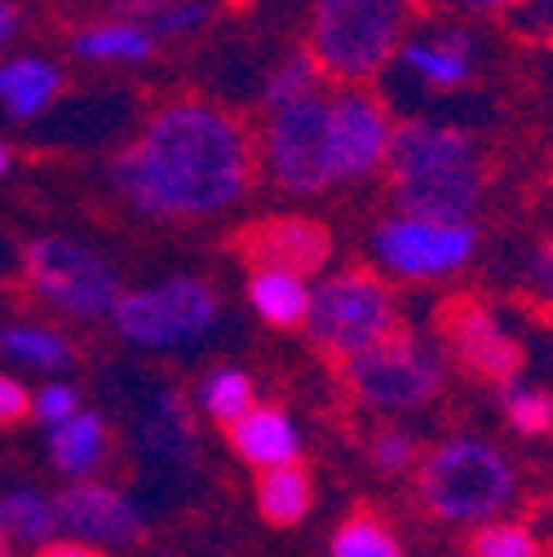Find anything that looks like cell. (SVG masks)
<instances>
[{
    "instance_id": "4fadbf2b",
    "label": "cell",
    "mask_w": 553,
    "mask_h": 557,
    "mask_svg": "<svg viewBox=\"0 0 553 557\" xmlns=\"http://www.w3.org/2000/svg\"><path fill=\"white\" fill-rule=\"evenodd\" d=\"M390 137H394V120L377 94H368L364 85L332 89V151H336L341 186L364 182L377 169H385Z\"/></svg>"
},
{
    "instance_id": "d4e9b609",
    "label": "cell",
    "mask_w": 553,
    "mask_h": 557,
    "mask_svg": "<svg viewBox=\"0 0 553 557\" xmlns=\"http://www.w3.org/2000/svg\"><path fill=\"white\" fill-rule=\"evenodd\" d=\"M199 403H204V411H209V421H218V425L226 430L231 421H239V416L257 403V394H253V376L239 372V368H218V372L204 376V385H199Z\"/></svg>"
},
{
    "instance_id": "4316f807",
    "label": "cell",
    "mask_w": 553,
    "mask_h": 557,
    "mask_svg": "<svg viewBox=\"0 0 553 557\" xmlns=\"http://www.w3.org/2000/svg\"><path fill=\"white\" fill-rule=\"evenodd\" d=\"M501 411H505L509 430H518L527 438L553 434V394H544V389H527V385L501 381Z\"/></svg>"
},
{
    "instance_id": "e575fe53",
    "label": "cell",
    "mask_w": 553,
    "mask_h": 557,
    "mask_svg": "<svg viewBox=\"0 0 553 557\" xmlns=\"http://www.w3.org/2000/svg\"><path fill=\"white\" fill-rule=\"evenodd\" d=\"M447 5H456L465 14H478V18H492V14H509L518 0H447Z\"/></svg>"
},
{
    "instance_id": "44dd1931",
    "label": "cell",
    "mask_w": 553,
    "mask_h": 557,
    "mask_svg": "<svg viewBox=\"0 0 553 557\" xmlns=\"http://www.w3.org/2000/svg\"><path fill=\"white\" fill-rule=\"evenodd\" d=\"M72 49L89 62H143V58H151L156 36H151L147 23H137V18H111V23L76 32Z\"/></svg>"
},
{
    "instance_id": "7a4b0ae2",
    "label": "cell",
    "mask_w": 553,
    "mask_h": 557,
    "mask_svg": "<svg viewBox=\"0 0 553 557\" xmlns=\"http://www.w3.org/2000/svg\"><path fill=\"white\" fill-rule=\"evenodd\" d=\"M385 169L398 213H421L443 222H469V213L482 203V186H488L474 137L426 120L394 128Z\"/></svg>"
},
{
    "instance_id": "30bf717a",
    "label": "cell",
    "mask_w": 553,
    "mask_h": 557,
    "mask_svg": "<svg viewBox=\"0 0 553 557\" xmlns=\"http://www.w3.org/2000/svg\"><path fill=\"white\" fill-rule=\"evenodd\" d=\"M478 252V231L474 222H443V218H421V213H398L381 222L372 239V257L390 278H447L469 265Z\"/></svg>"
},
{
    "instance_id": "603a6c76",
    "label": "cell",
    "mask_w": 553,
    "mask_h": 557,
    "mask_svg": "<svg viewBox=\"0 0 553 557\" xmlns=\"http://www.w3.org/2000/svg\"><path fill=\"white\" fill-rule=\"evenodd\" d=\"M0 355L49 376L72 363V341L40 323H10V327H0Z\"/></svg>"
},
{
    "instance_id": "d590c367",
    "label": "cell",
    "mask_w": 553,
    "mask_h": 557,
    "mask_svg": "<svg viewBox=\"0 0 553 557\" xmlns=\"http://www.w3.org/2000/svg\"><path fill=\"white\" fill-rule=\"evenodd\" d=\"M14 32H19V10H14V5H5V0H0V45H5Z\"/></svg>"
},
{
    "instance_id": "83f0119b",
    "label": "cell",
    "mask_w": 553,
    "mask_h": 557,
    "mask_svg": "<svg viewBox=\"0 0 553 557\" xmlns=\"http://www.w3.org/2000/svg\"><path fill=\"white\" fill-rule=\"evenodd\" d=\"M469 553L478 557H536L540 553V540L523 527V522H478L474 535H469Z\"/></svg>"
},
{
    "instance_id": "8d00e7d4",
    "label": "cell",
    "mask_w": 553,
    "mask_h": 557,
    "mask_svg": "<svg viewBox=\"0 0 553 557\" xmlns=\"http://www.w3.org/2000/svg\"><path fill=\"white\" fill-rule=\"evenodd\" d=\"M10 164H14V156H10V147H5V143H0V177L10 173Z\"/></svg>"
},
{
    "instance_id": "7402d4cb",
    "label": "cell",
    "mask_w": 553,
    "mask_h": 557,
    "mask_svg": "<svg viewBox=\"0 0 553 557\" xmlns=\"http://www.w3.org/2000/svg\"><path fill=\"white\" fill-rule=\"evenodd\" d=\"M0 531H5L10 544H27V548H40L49 544L58 531V505L32 486H19V492H5L0 496Z\"/></svg>"
},
{
    "instance_id": "4dcf8cb0",
    "label": "cell",
    "mask_w": 553,
    "mask_h": 557,
    "mask_svg": "<svg viewBox=\"0 0 553 557\" xmlns=\"http://www.w3.org/2000/svg\"><path fill=\"white\" fill-rule=\"evenodd\" d=\"M204 18H209V0H173V5L164 14H156L147 27L160 40V36H186V32L204 27Z\"/></svg>"
},
{
    "instance_id": "1f68e13d",
    "label": "cell",
    "mask_w": 553,
    "mask_h": 557,
    "mask_svg": "<svg viewBox=\"0 0 553 557\" xmlns=\"http://www.w3.org/2000/svg\"><path fill=\"white\" fill-rule=\"evenodd\" d=\"M27 416H32V389H27L19 376L0 372V430L23 425Z\"/></svg>"
},
{
    "instance_id": "d6a6232c",
    "label": "cell",
    "mask_w": 553,
    "mask_h": 557,
    "mask_svg": "<svg viewBox=\"0 0 553 557\" xmlns=\"http://www.w3.org/2000/svg\"><path fill=\"white\" fill-rule=\"evenodd\" d=\"M527 293L540 301V306H553V239L549 244H540L536 252H531V261H527Z\"/></svg>"
},
{
    "instance_id": "e0dca14e",
    "label": "cell",
    "mask_w": 553,
    "mask_h": 557,
    "mask_svg": "<svg viewBox=\"0 0 553 557\" xmlns=\"http://www.w3.org/2000/svg\"><path fill=\"white\" fill-rule=\"evenodd\" d=\"M253 500H257V513H261L266 527L288 531V527L306 522V513L315 509V482H310L302 460L266 465V469H257Z\"/></svg>"
},
{
    "instance_id": "7c38bea8",
    "label": "cell",
    "mask_w": 553,
    "mask_h": 557,
    "mask_svg": "<svg viewBox=\"0 0 553 557\" xmlns=\"http://www.w3.org/2000/svg\"><path fill=\"white\" fill-rule=\"evenodd\" d=\"M53 505H58V531L89 544L94 553H120V548H137L147 540L137 505L107 482L72 478V486H66Z\"/></svg>"
},
{
    "instance_id": "f1b7e54d",
    "label": "cell",
    "mask_w": 553,
    "mask_h": 557,
    "mask_svg": "<svg viewBox=\"0 0 553 557\" xmlns=\"http://www.w3.org/2000/svg\"><path fill=\"white\" fill-rule=\"evenodd\" d=\"M76 411H81V394H76V385H66V381H45L32 394V416L40 425H58V421H66V416H76Z\"/></svg>"
},
{
    "instance_id": "5b68a950",
    "label": "cell",
    "mask_w": 553,
    "mask_h": 557,
    "mask_svg": "<svg viewBox=\"0 0 553 557\" xmlns=\"http://www.w3.org/2000/svg\"><path fill=\"white\" fill-rule=\"evenodd\" d=\"M261 164L266 177L288 195H328L341 186L332 151V89L270 107L261 128Z\"/></svg>"
},
{
    "instance_id": "5bb4252c",
    "label": "cell",
    "mask_w": 553,
    "mask_h": 557,
    "mask_svg": "<svg viewBox=\"0 0 553 557\" xmlns=\"http://www.w3.org/2000/svg\"><path fill=\"white\" fill-rule=\"evenodd\" d=\"M235 244L248 265H280V270H297V274H315L332 252V235L310 218L253 222Z\"/></svg>"
},
{
    "instance_id": "9a60e30c",
    "label": "cell",
    "mask_w": 553,
    "mask_h": 557,
    "mask_svg": "<svg viewBox=\"0 0 553 557\" xmlns=\"http://www.w3.org/2000/svg\"><path fill=\"white\" fill-rule=\"evenodd\" d=\"M231 434V447L244 465L253 469H266V465H284V460H297L302 456V438L288 421V411L280 407H266V403H253L239 421L226 425Z\"/></svg>"
},
{
    "instance_id": "2e32d148",
    "label": "cell",
    "mask_w": 553,
    "mask_h": 557,
    "mask_svg": "<svg viewBox=\"0 0 553 557\" xmlns=\"http://www.w3.org/2000/svg\"><path fill=\"white\" fill-rule=\"evenodd\" d=\"M310 284L297 270H280V265H248V306L261 323L280 327V332H297L306 327L310 314Z\"/></svg>"
},
{
    "instance_id": "8992f818",
    "label": "cell",
    "mask_w": 553,
    "mask_h": 557,
    "mask_svg": "<svg viewBox=\"0 0 553 557\" xmlns=\"http://www.w3.org/2000/svg\"><path fill=\"white\" fill-rule=\"evenodd\" d=\"M341 363H345V385L355 389L359 403L377 411H417L434 403L447 385L443 350L421 336H411L407 327L390 332L385 341L368 345V350Z\"/></svg>"
},
{
    "instance_id": "ba28073f",
    "label": "cell",
    "mask_w": 553,
    "mask_h": 557,
    "mask_svg": "<svg viewBox=\"0 0 553 557\" xmlns=\"http://www.w3.org/2000/svg\"><path fill=\"white\" fill-rule=\"evenodd\" d=\"M111 323L124 341L147 350H173L191 345L218 323V293L195 274H173L156 288L120 293L111 306Z\"/></svg>"
},
{
    "instance_id": "52a82bcc",
    "label": "cell",
    "mask_w": 553,
    "mask_h": 557,
    "mask_svg": "<svg viewBox=\"0 0 553 557\" xmlns=\"http://www.w3.org/2000/svg\"><path fill=\"white\" fill-rule=\"evenodd\" d=\"M306 327L319 350H328L332 359H351L398 332L403 323L394 293L377 270H341L310 297Z\"/></svg>"
},
{
    "instance_id": "277c9868",
    "label": "cell",
    "mask_w": 553,
    "mask_h": 557,
    "mask_svg": "<svg viewBox=\"0 0 553 557\" xmlns=\"http://www.w3.org/2000/svg\"><path fill=\"white\" fill-rule=\"evenodd\" d=\"M407 0H315L310 53L328 81L364 85L398 53Z\"/></svg>"
},
{
    "instance_id": "ac0fdd59",
    "label": "cell",
    "mask_w": 553,
    "mask_h": 557,
    "mask_svg": "<svg viewBox=\"0 0 553 557\" xmlns=\"http://www.w3.org/2000/svg\"><path fill=\"white\" fill-rule=\"evenodd\" d=\"M107 447H111V430L98 411H76L49 425V460L66 478H94L98 465L107 460Z\"/></svg>"
},
{
    "instance_id": "9c48e42d",
    "label": "cell",
    "mask_w": 553,
    "mask_h": 557,
    "mask_svg": "<svg viewBox=\"0 0 553 557\" xmlns=\"http://www.w3.org/2000/svg\"><path fill=\"white\" fill-rule=\"evenodd\" d=\"M23 270L36 297L76 319H111V306L124 293L115 265L76 239H32Z\"/></svg>"
},
{
    "instance_id": "836d02e7",
    "label": "cell",
    "mask_w": 553,
    "mask_h": 557,
    "mask_svg": "<svg viewBox=\"0 0 553 557\" xmlns=\"http://www.w3.org/2000/svg\"><path fill=\"white\" fill-rule=\"evenodd\" d=\"M173 0H120V14L124 18H137V23H151L156 14H164Z\"/></svg>"
},
{
    "instance_id": "74e56055",
    "label": "cell",
    "mask_w": 553,
    "mask_h": 557,
    "mask_svg": "<svg viewBox=\"0 0 553 557\" xmlns=\"http://www.w3.org/2000/svg\"><path fill=\"white\" fill-rule=\"evenodd\" d=\"M10 548V540H5V531H0V553H5Z\"/></svg>"
},
{
    "instance_id": "6da1fadb",
    "label": "cell",
    "mask_w": 553,
    "mask_h": 557,
    "mask_svg": "<svg viewBox=\"0 0 553 557\" xmlns=\"http://www.w3.org/2000/svg\"><path fill=\"white\" fill-rule=\"evenodd\" d=\"M257 173L253 137L209 102L160 107L115 160V190L156 222H204L235 208Z\"/></svg>"
},
{
    "instance_id": "cb8c5ba5",
    "label": "cell",
    "mask_w": 553,
    "mask_h": 557,
    "mask_svg": "<svg viewBox=\"0 0 553 557\" xmlns=\"http://www.w3.org/2000/svg\"><path fill=\"white\" fill-rule=\"evenodd\" d=\"M328 548L336 557H398L403 553V544L390 531V522L381 513H372V509H359V513L345 518Z\"/></svg>"
},
{
    "instance_id": "f546056e",
    "label": "cell",
    "mask_w": 553,
    "mask_h": 557,
    "mask_svg": "<svg viewBox=\"0 0 553 557\" xmlns=\"http://www.w3.org/2000/svg\"><path fill=\"white\" fill-rule=\"evenodd\" d=\"M411 460H417V438L403 434V430H381L372 438V465L381 473H407Z\"/></svg>"
},
{
    "instance_id": "484cf974",
    "label": "cell",
    "mask_w": 553,
    "mask_h": 557,
    "mask_svg": "<svg viewBox=\"0 0 553 557\" xmlns=\"http://www.w3.org/2000/svg\"><path fill=\"white\" fill-rule=\"evenodd\" d=\"M323 81H328V76H323V66L315 62V53H310V49H297V53H288V58L270 72L261 98H266V107H284V102H293V98H306V94L323 89Z\"/></svg>"
},
{
    "instance_id": "8fae6325",
    "label": "cell",
    "mask_w": 553,
    "mask_h": 557,
    "mask_svg": "<svg viewBox=\"0 0 553 557\" xmlns=\"http://www.w3.org/2000/svg\"><path fill=\"white\" fill-rule=\"evenodd\" d=\"M439 336H443V350L474 376L482 381H514L523 372V350L518 341L501 327V319L474 301V297H452L439 310Z\"/></svg>"
},
{
    "instance_id": "d6986e66",
    "label": "cell",
    "mask_w": 553,
    "mask_h": 557,
    "mask_svg": "<svg viewBox=\"0 0 553 557\" xmlns=\"http://www.w3.org/2000/svg\"><path fill=\"white\" fill-rule=\"evenodd\" d=\"M398 58L407 72L426 81L430 89H460L474 72L469 36H460V32H434L426 40H407V45H398Z\"/></svg>"
},
{
    "instance_id": "3957f363",
    "label": "cell",
    "mask_w": 553,
    "mask_h": 557,
    "mask_svg": "<svg viewBox=\"0 0 553 557\" xmlns=\"http://www.w3.org/2000/svg\"><path fill=\"white\" fill-rule=\"evenodd\" d=\"M518 496L514 465L482 438H447L417 469V500L430 518L478 527L509 509Z\"/></svg>"
},
{
    "instance_id": "ffe728a7",
    "label": "cell",
    "mask_w": 553,
    "mask_h": 557,
    "mask_svg": "<svg viewBox=\"0 0 553 557\" xmlns=\"http://www.w3.org/2000/svg\"><path fill=\"white\" fill-rule=\"evenodd\" d=\"M62 89V72L45 58H10L0 62V107L14 120H36L53 107Z\"/></svg>"
}]
</instances>
